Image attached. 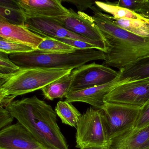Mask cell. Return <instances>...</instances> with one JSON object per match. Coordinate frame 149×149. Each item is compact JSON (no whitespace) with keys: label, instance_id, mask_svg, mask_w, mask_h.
Listing matches in <instances>:
<instances>
[{"label":"cell","instance_id":"1","mask_svg":"<svg viewBox=\"0 0 149 149\" xmlns=\"http://www.w3.org/2000/svg\"><path fill=\"white\" fill-rule=\"evenodd\" d=\"M90 9L105 44V59L103 65L120 70L149 56V38L136 35L119 27L110 15L103 13L96 6Z\"/></svg>","mask_w":149,"mask_h":149},{"label":"cell","instance_id":"2","mask_svg":"<svg viewBox=\"0 0 149 149\" xmlns=\"http://www.w3.org/2000/svg\"><path fill=\"white\" fill-rule=\"evenodd\" d=\"M37 140L50 149H69L51 105L36 96L14 100L6 108Z\"/></svg>","mask_w":149,"mask_h":149},{"label":"cell","instance_id":"3","mask_svg":"<svg viewBox=\"0 0 149 149\" xmlns=\"http://www.w3.org/2000/svg\"><path fill=\"white\" fill-rule=\"evenodd\" d=\"M74 69L20 68L13 74L0 75V106L6 108L18 96L34 92L64 76Z\"/></svg>","mask_w":149,"mask_h":149},{"label":"cell","instance_id":"4","mask_svg":"<svg viewBox=\"0 0 149 149\" xmlns=\"http://www.w3.org/2000/svg\"><path fill=\"white\" fill-rule=\"evenodd\" d=\"M10 60L20 68L74 69L91 61L105 59L103 51L95 49H77L66 54L48 53L36 50L9 55Z\"/></svg>","mask_w":149,"mask_h":149},{"label":"cell","instance_id":"5","mask_svg":"<svg viewBox=\"0 0 149 149\" xmlns=\"http://www.w3.org/2000/svg\"><path fill=\"white\" fill-rule=\"evenodd\" d=\"M76 131L77 148L107 146L109 143L107 125L102 109H88L80 117Z\"/></svg>","mask_w":149,"mask_h":149},{"label":"cell","instance_id":"6","mask_svg":"<svg viewBox=\"0 0 149 149\" xmlns=\"http://www.w3.org/2000/svg\"><path fill=\"white\" fill-rule=\"evenodd\" d=\"M69 92L103 85L116 79L119 74L108 66L95 62L73 70Z\"/></svg>","mask_w":149,"mask_h":149},{"label":"cell","instance_id":"7","mask_svg":"<svg viewBox=\"0 0 149 149\" xmlns=\"http://www.w3.org/2000/svg\"><path fill=\"white\" fill-rule=\"evenodd\" d=\"M104 102L142 108L149 102V78L118 84L105 96Z\"/></svg>","mask_w":149,"mask_h":149},{"label":"cell","instance_id":"8","mask_svg":"<svg viewBox=\"0 0 149 149\" xmlns=\"http://www.w3.org/2000/svg\"><path fill=\"white\" fill-rule=\"evenodd\" d=\"M141 109L105 103L102 109L105 118L109 139L134 128Z\"/></svg>","mask_w":149,"mask_h":149},{"label":"cell","instance_id":"9","mask_svg":"<svg viewBox=\"0 0 149 149\" xmlns=\"http://www.w3.org/2000/svg\"><path fill=\"white\" fill-rule=\"evenodd\" d=\"M69 10V14L53 19L74 33L94 41L104 42L103 38L92 16L84 12L76 13L71 8Z\"/></svg>","mask_w":149,"mask_h":149},{"label":"cell","instance_id":"10","mask_svg":"<svg viewBox=\"0 0 149 149\" xmlns=\"http://www.w3.org/2000/svg\"><path fill=\"white\" fill-rule=\"evenodd\" d=\"M25 26L32 32L43 37L73 39L86 42L97 46L101 51L105 52V44L82 37L67 30L53 19H26Z\"/></svg>","mask_w":149,"mask_h":149},{"label":"cell","instance_id":"11","mask_svg":"<svg viewBox=\"0 0 149 149\" xmlns=\"http://www.w3.org/2000/svg\"><path fill=\"white\" fill-rule=\"evenodd\" d=\"M0 149H50L17 122L0 131Z\"/></svg>","mask_w":149,"mask_h":149},{"label":"cell","instance_id":"12","mask_svg":"<svg viewBox=\"0 0 149 149\" xmlns=\"http://www.w3.org/2000/svg\"><path fill=\"white\" fill-rule=\"evenodd\" d=\"M26 19H55L69 14L61 0H15Z\"/></svg>","mask_w":149,"mask_h":149},{"label":"cell","instance_id":"13","mask_svg":"<svg viewBox=\"0 0 149 149\" xmlns=\"http://www.w3.org/2000/svg\"><path fill=\"white\" fill-rule=\"evenodd\" d=\"M120 72L118 76L110 82L68 93L65 97L66 102L72 103L81 102L90 104L97 109H102L105 103V96L118 84L125 82H120Z\"/></svg>","mask_w":149,"mask_h":149},{"label":"cell","instance_id":"14","mask_svg":"<svg viewBox=\"0 0 149 149\" xmlns=\"http://www.w3.org/2000/svg\"><path fill=\"white\" fill-rule=\"evenodd\" d=\"M108 149H149V125L126 131L109 139Z\"/></svg>","mask_w":149,"mask_h":149},{"label":"cell","instance_id":"15","mask_svg":"<svg viewBox=\"0 0 149 149\" xmlns=\"http://www.w3.org/2000/svg\"><path fill=\"white\" fill-rule=\"evenodd\" d=\"M0 37L29 46L35 50L44 39L25 26L11 24L1 17H0Z\"/></svg>","mask_w":149,"mask_h":149},{"label":"cell","instance_id":"16","mask_svg":"<svg viewBox=\"0 0 149 149\" xmlns=\"http://www.w3.org/2000/svg\"><path fill=\"white\" fill-rule=\"evenodd\" d=\"M119 71L120 82H130L149 78V56L138 60Z\"/></svg>","mask_w":149,"mask_h":149},{"label":"cell","instance_id":"17","mask_svg":"<svg viewBox=\"0 0 149 149\" xmlns=\"http://www.w3.org/2000/svg\"><path fill=\"white\" fill-rule=\"evenodd\" d=\"M71 73L49 84L42 89L44 97L51 101L56 98L65 97L69 92L72 82Z\"/></svg>","mask_w":149,"mask_h":149},{"label":"cell","instance_id":"18","mask_svg":"<svg viewBox=\"0 0 149 149\" xmlns=\"http://www.w3.org/2000/svg\"><path fill=\"white\" fill-rule=\"evenodd\" d=\"M95 5L101 11L111 15L112 17L116 19L144 22L149 21L148 19L144 18L135 12L117 6L115 2L95 1Z\"/></svg>","mask_w":149,"mask_h":149},{"label":"cell","instance_id":"19","mask_svg":"<svg viewBox=\"0 0 149 149\" xmlns=\"http://www.w3.org/2000/svg\"><path fill=\"white\" fill-rule=\"evenodd\" d=\"M0 17L14 25L25 26L26 18L15 1L1 0Z\"/></svg>","mask_w":149,"mask_h":149},{"label":"cell","instance_id":"20","mask_svg":"<svg viewBox=\"0 0 149 149\" xmlns=\"http://www.w3.org/2000/svg\"><path fill=\"white\" fill-rule=\"evenodd\" d=\"M55 111L62 123L76 128L82 114L71 103L66 101H59L56 104Z\"/></svg>","mask_w":149,"mask_h":149},{"label":"cell","instance_id":"21","mask_svg":"<svg viewBox=\"0 0 149 149\" xmlns=\"http://www.w3.org/2000/svg\"><path fill=\"white\" fill-rule=\"evenodd\" d=\"M113 22L123 29L141 37L149 38L148 22L140 21L134 20L118 19L110 15Z\"/></svg>","mask_w":149,"mask_h":149},{"label":"cell","instance_id":"22","mask_svg":"<svg viewBox=\"0 0 149 149\" xmlns=\"http://www.w3.org/2000/svg\"><path fill=\"white\" fill-rule=\"evenodd\" d=\"M43 38V41L40 43L36 49L37 51L44 53L66 54L74 52L77 49L54 38Z\"/></svg>","mask_w":149,"mask_h":149},{"label":"cell","instance_id":"23","mask_svg":"<svg viewBox=\"0 0 149 149\" xmlns=\"http://www.w3.org/2000/svg\"><path fill=\"white\" fill-rule=\"evenodd\" d=\"M34 50L29 46L0 37V52L11 55L29 53Z\"/></svg>","mask_w":149,"mask_h":149},{"label":"cell","instance_id":"24","mask_svg":"<svg viewBox=\"0 0 149 149\" xmlns=\"http://www.w3.org/2000/svg\"><path fill=\"white\" fill-rule=\"evenodd\" d=\"M20 68L10 60L8 54L0 52V75L13 74Z\"/></svg>","mask_w":149,"mask_h":149},{"label":"cell","instance_id":"25","mask_svg":"<svg viewBox=\"0 0 149 149\" xmlns=\"http://www.w3.org/2000/svg\"><path fill=\"white\" fill-rule=\"evenodd\" d=\"M147 0H120L114 2L117 6L137 13L144 6Z\"/></svg>","mask_w":149,"mask_h":149},{"label":"cell","instance_id":"26","mask_svg":"<svg viewBox=\"0 0 149 149\" xmlns=\"http://www.w3.org/2000/svg\"><path fill=\"white\" fill-rule=\"evenodd\" d=\"M54 38L61 42L65 44H68L77 49H95L100 50V49L97 46L86 42L83 41L78 40H73V39H59V38Z\"/></svg>","mask_w":149,"mask_h":149},{"label":"cell","instance_id":"27","mask_svg":"<svg viewBox=\"0 0 149 149\" xmlns=\"http://www.w3.org/2000/svg\"><path fill=\"white\" fill-rule=\"evenodd\" d=\"M149 125V102L144 105L141 109L137 120L134 128L140 129Z\"/></svg>","mask_w":149,"mask_h":149},{"label":"cell","instance_id":"28","mask_svg":"<svg viewBox=\"0 0 149 149\" xmlns=\"http://www.w3.org/2000/svg\"><path fill=\"white\" fill-rule=\"evenodd\" d=\"M11 112L6 109L0 106V129L11 125L14 119Z\"/></svg>","mask_w":149,"mask_h":149},{"label":"cell","instance_id":"29","mask_svg":"<svg viewBox=\"0 0 149 149\" xmlns=\"http://www.w3.org/2000/svg\"><path fill=\"white\" fill-rule=\"evenodd\" d=\"M62 1L71 3L74 5L77 8L80 12H84V11L87 10L88 8H90L91 7L95 5V1L91 0H63Z\"/></svg>","mask_w":149,"mask_h":149},{"label":"cell","instance_id":"30","mask_svg":"<svg viewBox=\"0 0 149 149\" xmlns=\"http://www.w3.org/2000/svg\"><path fill=\"white\" fill-rule=\"evenodd\" d=\"M137 13L140 15L144 18L149 19V1H146V3L145 5L144 6L139 12Z\"/></svg>","mask_w":149,"mask_h":149},{"label":"cell","instance_id":"31","mask_svg":"<svg viewBox=\"0 0 149 149\" xmlns=\"http://www.w3.org/2000/svg\"><path fill=\"white\" fill-rule=\"evenodd\" d=\"M81 149H108L107 146H93V147H87Z\"/></svg>","mask_w":149,"mask_h":149},{"label":"cell","instance_id":"32","mask_svg":"<svg viewBox=\"0 0 149 149\" xmlns=\"http://www.w3.org/2000/svg\"><path fill=\"white\" fill-rule=\"evenodd\" d=\"M147 26H148V28H149V23H148V24H147Z\"/></svg>","mask_w":149,"mask_h":149}]
</instances>
